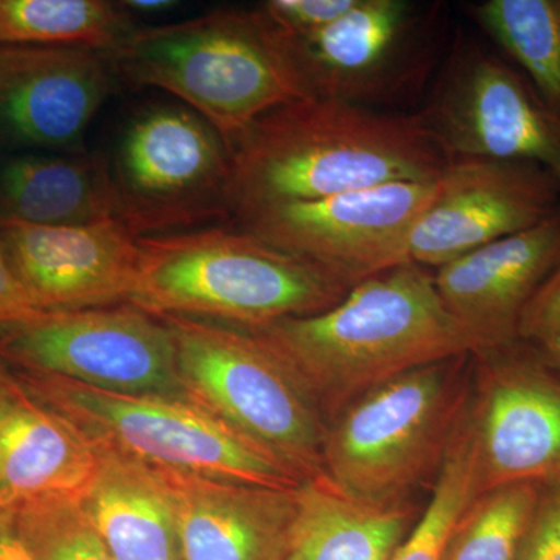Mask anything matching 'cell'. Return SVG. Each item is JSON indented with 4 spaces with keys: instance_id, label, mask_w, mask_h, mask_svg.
<instances>
[{
    "instance_id": "obj_1",
    "label": "cell",
    "mask_w": 560,
    "mask_h": 560,
    "mask_svg": "<svg viewBox=\"0 0 560 560\" xmlns=\"http://www.w3.org/2000/svg\"><path fill=\"white\" fill-rule=\"evenodd\" d=\"M230 154V205L237 219L342 191L436 180L451 162L419 113L313 97L261 116Z\"/></svg>"
},
{
    "instance_id": "obj_2",
    "label": "cell",
    "mask_w": 560,
    "mask_h": 560,
    "mask_svg": "<svg viewBox=\"0 0 560 560\" xmlns=\"http://www.w3.org/2000/svg\"><path fill=\"white\" fill-rule=\"evenodd\" d=\"M249 331L300 375L327 423L390 378L474 353L442 301L434 271L416 264L361 280L327 311Z\"/></svg>"
},
{
    "instance_id": "obj_3",
    "label": "cell",
    "mask_w": 560,
    "mask_h": 560,
    "mask_svg": "<svg viewBox=\"0 0 560 560\" xmlns=\"http://www.w3.org/2000/svg\"><path fill=\"white\" fill-rule=\"evenodd\" d=\"M139 248L130 304L153 316H187L254 330L327 311L350 289L246 230L147 235L139 237Z\"/></svg>"
},
{
    "instance_id": "obj_4",
    "label": "cell",
    "mask_w": 560,
    "mask_h": 560,
    "mask_svg": "<svg viewBox=\"0 0 560 560\" xmlns=\"http://www.w3.org/2000/svg\"><path fill=\"white\" fill-rule=\"evenodd\" d=\"M108 54L117 79L176 95L228 150L265 114L305 98L278 36L254 9L136 28Z\"/></svg>"
},
{
    "instance_id": "obj_5",
    "label": "cell",
    "mask_w": 560,
    "mask_h": 560,
    "mask_svg": "<svg viewBox=\"0 0 560 560\" xmlns=\"http://www.w3.org/2000/svg\"><path fill=\"white\" fill-rule=\"evenodd\" d=\"M171 330L180 383L195 404L300 481L326 475L327 420L289 363L253 331L187 316Z\"/></svg>"
},
{
    "instance_id": "obj_6",
    "label": "cell",
    "mask_w": 560,
    "mask_h": 560,
    "mask_svg": "<svg viewBox=\"0 0 560 560\" xmlns=\"http://www.w3.org/2000/svg\"><path fill=\"white\" fill-rule=\"evenodd\" d=\"M470 355L405 372L346 405L327 423V477L372 500L407 499L436 478L469 400Z\"/></svg>"
},
{
    "instance_id": "obj_7",
    "label": "cell",
    "mask_w": 560,
    "mask_h": 560,
    "mask_svg": "<svg viewBox=\"0 0 560 560\" xmlns=\"http://www.w3.org/2000/svg\"><path fill=\"white\" fill-rule=\"evenodd\" d=\"M13 375L32 399L72 423L92 445L213 480L276 489L302 482L194 400L125 396L39 372Z\"/></svg>"
},
{
    "instance_id": "obj_8",
    "label": "cell",
    "mask_w": 560,
    "mask_h": 560,
    "mask_svg": "<svg viewBox=\"0 0 560 560\" xmlns=\"http://www.w3.org/2000/svg\"><path fill=\"white\" fill-rule=\"evenodd\" d=\"M276 36L305 97L381 109L411 101L429 81L440 51L441 7L357 0L323 31Z\"/></svg>"
},
{
    "instance_id": "obj_9",
    "label": "cell",
    "mask_w": 560,
    "mask_h": 560,
    "mask_svg": "<svg viewBox=\"0 0 560 560\" xmlns=\"http://www.w3.org/2000/svg\"><path fill=\"white\" fill-rule=\"evenodd\" d=\"M418 113L448 160L530 162L560 186V114L478 40L458 36Z\"/></svg>"
},
{
    "instance_id": "obj_10",
    "label": "cell",
    "mask_w": 560,
    "mask_h": 560,
    "mask_svg": "<svg viewBox=\"0 0 560 560\" xmlns=\"http://www.w3.org/2000/svg\"><path fill=\"white\" fill-rule=\"evenodd\" d=\"M0 360L108 393L189 399L171 330L131 304L44 312L0 334Z\"/></svg>"
},
{
    "instance_id": "obj_11",
    "label": "cell",
    "mask_w": 560,
    "mask_h": 560,
    "mask_svg": "<svg viewBox=\"0 0 560 560\" xmlns=\"http://www.w3.org/2000/svg\"><path fill=\"white\" fill-rule=\"evenodd\" d=\"M113 173L120 221L138 237L231 213L230 150L191 109L142 110L121 136Z\"/></svg>"
},
{
    "instance_id": "obj_12",
    "label": "cell",
    "mask_w": 560,
    "mask_h": 560,
    "mask_svg": "<svg viewBox=\"0 0 560 560\" xmlns=\"http://www.w3.org/2000/svg\"><path fill=\"white\" fill-rule=\"evenodd\" d=\"M466 407L477 493L515 481H560V375L517 340L471 353Z\"/></svg>"
},
{
    "instance_id": "obj_13",
    "label": "cell",
    "mask_w": 560,
    "mask_h": 560,
    "mask_svg": "<svg viewBox=\"0 0 560 560\" xmlns=\"http://www.w3.org/2000/svg\"><path fill=\"white\" fill-rule=\"evenodd\" d=\"M438 179L389 183L319 200L287 202L238 220L243 230L261 241L353 287L407 264L408 235L433 201Z\"/></svg>"
},
{
    "instance_id": "obj_14",
    "label": "cell",
    "mask_w": 560,
    "mask_h": 560,
    "mask_svg": "<svg viewBox=\"0 0 560 560\" xmlns=\"http://www.w3.org/2000/svg\"><path fill=\"white\" fill-rule=\"evenodd\" d=\"M560 208V186L522 161L452 160L429 208L411 228L405 261L438 270L489 243L547 220Z\"/></svg>"
},
{
    "instance_id": "obj_15",
    "label": "cell",
    "mask_w": 560,
    "mask_h": 560,
    "mask_svg": "<svg viewBox=\"0 0 560 560\" xmlns=\"http://www.w3.org/2000/svg\"><path fill=\"white\" fill-rule=\"evenodd\" d=\"M0 245L39 311L130 304L139 275V237L119 220L83 226L0 220Z\"/></svg>"
},
{
    "instance_id": "obj_16",
    "label": "cell",
    "mask_w": 560,
    "mask_h": 560,
    "mask_svg": "<svg viewBox=\"0 0 560 560\" xmlns=\"http://www.w3.org/2000/svg\"><path fill=\"white\" fill-rule=\"evenodd\" d=\"M116 79L108 51L0 46V136L21 147L77 151Z\"/></svg>"
},
{
    "instance_id": "obj_17",
    "label": "cell",
    "mask_w": 560,
    "mask_h": 560,
    "mask_svg": "<svg viewBox=\"0 0 560 560\" xmlns=\"http://www.w3.org/2000/svg\"><path fill=\"white\" fill-rule=\"evenodd\" d=\"M559 264L560 208L530 230L438 268L434 283L475 353L521 340L523 312Z\"/></svg>"
},
{
    "instance_id": "obj_18",
    "label": "cell",
    "mask_w": 560,
    "mask_h": 560,
    "mask_svg": "<svg viewBox=\"0 0 560 560\" xmlns=\"http://www.w3.org/2000/svg\"><path fill=\"white\" fill-rule=\"evenodd\" d=\"M161 470L175 501L184 560H287L300 486L265 488Z\"/></svg>"
},
{
    "instance_id": "obj_19",
    "label": "cell",
    "mask_w": 560,
    "mask_h": 560,
    "mask_svg": "<svg viewBox=\"0 0 560 560\" xmlns=\"http://www.w3.org/2000/svg\"><path fill=\"white\" fill-rule=\"evenodd\" d=\"M81 506L116 560H184L171 486L160 467L94 445Z\"/></svg>"
},
{
    "instance_id": "obj_20",
    "label": "cell",
    "mask_w": 560,
    "mask_h": 560,
    "mask_svg": "<svg viewBox=\"0 0 560 560\" xmlns=\"http://www.w3.org/2000/svg\"><path fill=\"white\" fill-rule=\"evenodd\" d=\"M95 463L94 445L21 385L0 405V503L16 506L40 497L80 495Z\"/></svg>"
},
{
    "instance_id": "obj_21",
    "label": "cell",
    "mask_w": 560,
    "mask_h": 560,
    "mask_svg": "<svg viewBox=\"0 0 560 560\" xmlns=\"http://www.w3.org/2000/svg\"><path fill=\"white\" fill-rule=\"evenodd\" d=\"M287 560H390L419 508L407 499L372 500L327 475L302 481Z\"/></svg>"
},
{
    "instance_id": "obj_22",
    "label": "cell",
    "mask_w": 560,
    "mask_h": 560,
    "mask_svg": "<svg viewBox=\"0 0 560 560\" xmlns=\"http://www.w3.org/2000/svg\"><path fill=\"white\" fill-rule=\"evenodd\" d=\"M0 220L39 226L120 221L113 168L98 154L11 158L0 167Z\"/></svg>"
},
{
    "instance_id": "obj_23",
    "label": "cell",
    "mask_w": 560,
    "mask_h": 560,
    "mask_svg": "<svg viewBox=\"0 0 560 560\" xmlns=\"http://www.w3.org/2000/svg\"><path fill=\"white\" fill-rule=\"evenodd\" d=\"M124 2L0 0V46H69L109 51L135 32Z\"/></svg>"
},
{
    "instance_id": "obj_24",
    "label": "cell",
    "mask_w": 560,
    "mask_h": 560,
    "mask_svg": "<svg viewBox=\"0 0 560 560\" xmlns=\"http://www.w3.org/2000/svg\"><path fill=\"white\" fill-rule=\"evenodd\" d=\"M471 18L560 114V0H485Z\"/></svg>"
},
{
    "instance_id": "obj_25",
    "label": "cell",
    "mask_w": 560,
    "mask_h": 560,
    "mask_svg": "<svg viewBox=\"0 0 560 560\" xmlns=\"http://www.w3.org/2000/svg\"><path fill=\"white\" fill-rule=\"evenodd\" d=\"M541 486L515 481L482 492L460 517L442 560H515Z\"/></svg>"
},
{
    "instance_id": "obj_26",
    "label": "cell",
    "mask_w": 560,
    "mask_h": 560,
    "mask_svg": "<svg viewBox=\"0 0 560 560\" xmlns=\"http://www.w3.org/2000/svg\"><path fill=\"white\" fill-rule=\"evenodd\" d=\"M433 493L410 533L390 560H442L464 512L477 499L474 455H471L466 411L440 474Z\"/></svg>"
},
{
    "instance_id": "obj_27",
    "label": "cell",
    "mask_w": 560,
    "mask_h": 560,
    "mask_svg": "<svg viewBox=\"0 0 560 560\" xmlns=\"http://www.w3.org/2000/svg\"><path fill=\"white\" fill-rule=\"evenodd\" d=\"M14 510L36 560H116L81 506L80 495L40 497Z\"/></svg>"
},
{
    "instance_id": "obj_28",
    "label": "cell",
    "mask_w": 560,
    "mask_h": 560,
    "mask_svg": "<svg viewBox=\"0 0 560 560\" xmlns=\"http://www.w3.org/2000/svg\"><path fill=\"white\" fill-rule=\"evenodd\" d=\"M357 0H268L256 7L260 20L283 38H300L329 27Z\"/></svg>"
},
{
    "instance_id": "obj_29",
    "label": "cell",
    "mask_w": 560,
    "mask_h": 560,
    "mask_svg": "<svg viewBox=\"0 0 560 560\" xmlns=\"http://www.w3.org/2000/svg\"><path fill=\"white\" fill-rule=\"evenodd\" d=\"M515 560H560V481L541 486L539 503Z\"/></svg>"
},
{
    "instance_id": "obj_30",
    "label": "cell",
    "mask_w": 560,
    "mask_h": 560,
    "mask_svg": "<svg viewBox=\"0 0 560 560\" xmlns=\"http://www.w3.org/2000/svg\"><path fill=\"white\" fill-rule=\"evenodd\" d=\"M560 334V264L526 305L521 320V340L536 342Z\"/></svg>"
},
{
    "instance_id": "obj_31",
    "label": "cell",
    "mask_w": 560,
    "mask_h": 560,
    "mask_svg": "<svg viewBox=\"0 0 560 560\" xmlns=\"http://www.w3.org/2000/svg\"><path fill=\"white\" fill-rule=\"evenodd\" d=\"M43 313L14 275L5 250L0 245V334L38 318Z\"/></svg>"
},
{
    "instance_id": "obj_32",
    "label": "cell",
    "mask_w": 560,
    "mask_h": 560,
    "mask_svg": "<svg viewBox=\"0 0 560 560\" xmlns=\"http://www.w3.org/2000/svg\"><path fill=\"white\" fill-rule=\"evenodd\" d=\"M0 560H36L22 537L14 506H0Z\"/></svg>"
},
{
    "instance_id": "obj_33",
    "label": "cell",
    "mask_w": 560,
    "mask_h": 560,
    "mask_svg": "<svg viewBox=\"0 0 560 560\" xmlns=\"http://www.w3.org/2000/svg\"><path fill=\"white\" fill-rule=\"evenodd\" d=\"M530 345H533V342H530ZM534 348L539 352L540 359L544 360L556 374L560 375V334L548 338V340L536 342Z\"/></svg>"
},
{
    "instance_id": "obj_34",
    "label": "cell",
    "mask_w": 560,
    "mask_h": 560,
    "mask_svg": "<svg viewBox=\"0 0 560 560\" xmlns=\"http://www.w3.org/2000/svg\"><path fill=\"white\" fill-rule=\"evenodd\" d=\"M128 11H138L143 14H158L164 13V11H171L175 9L178 3L172 2V0H130V2H124Z\"/></svg>"
},
{
    "instance_id": "obj_35",
    "label": "cell",
    "mask_w": 560,
    "mask_h": 560,
    "mask_svg": "<svg viewBox=\"0 0 560 560\" xmlns=\"http://www.w3.org/2000/svg\"><path fill=\"white\" fill-rule=\"evenodd\" d=\"M18 389H20V383L14 378L13 372L0 363V405L9 400Z\"/></svg>"
},
{
    "instance_id": "obj_36",
    "label": "cell",
    "mask_w": 560,
    "mask_h": 560,
    "mask_svg": "<svg viewBox=\"0 0 560 560\" xmlns=\"http://www.w3.org/2000/svg\"><path fill=\"white\" fill-rule=\"evenodd\" d=\"M0 506H5V504L0 503Z\"/></svg>"
}]
</instances>
